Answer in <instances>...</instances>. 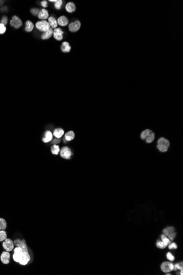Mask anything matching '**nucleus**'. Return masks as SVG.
Returning <instances> with one entry per match:
<instances>
[{"mask_svg": "<svg viewBox=\"0 0 183 275\" xmlns=\"http://www.w3.org/2000/svg\"><path fill=\"white\" fill-rule=\"evenodd\" d=\"M13 259L15 262L21 265H26L31 260L29 250L22 249L20 247H16L13 249Z\"/></svg>", "mask_w": 183, "mask_h": 275, "instance_id": "obj_1", "label": "nucleus"}, {"mask_svg": "<svg viewBox=\"0 0 183 275\" xmlns=\"http://www.w3.org/2000/svg\"><path fill=\"white\" fill-rule=\"evenodd\" d=\"M35 28L39 32H44L48 31L50 28V26L47 20H38L35 24Z\"/></svg>", "mask_w": 183, "mask_h": 275, "instance_id": "obj_2", "label": "nucleus"}, {"mask_svg": "<svg viewBox=\"0 0 183 275\" xmlns=\"http://www.w3.org/2000/svg\"><path fill=\"white\" fill-rule=\"evenodd\" d=\"M11 26L15 29H19L23 26V22L22 19L17 15H14L9 21Z\"/></svg>", "mask_w": 183, "mask_h": 275, "instance_id": "obj_3", "label": "nucleus"}, {"mask_svg": "<svg viewBox=\"0 0 183 275\" xmlns=\"http://www.w3.org/2000/svg\"><path fill=\"white\" fill-rule=\"evenodd\" d=\"M158 149L161 152H167L170 147V141L164 137L160 138L158 141Z\"/></svg>", "mask_w": 183, "mask_h": 275, "instance_id": "obj_4", "label": "nucleus"}, {"mask_svg": "<svg viewBox=\"0 0 183 275\" xmlns=\"http://www.w3.org/2000/svg\"><path fill=\"white\" fill-rule=\"evenodd\" d=\"M163 233L164 235H166L167 237H168L171 241H173L175 237L177 236L176 229L174 227H172V226L166 227L163 230Z\"/></svg>", "mask_w": 183, "mask_h": 275, "instance_id": "obj_5", "label": "nucleus"}, {"mask_svg": "<svg viewBox=\"0 0 183 275\" xmlns=\"http://www.w3.org/2000/svg\"><path fill=\"white\" fill-rule=\"evenodd\" d=\"M64 32L63 30L60 28L57 27V28L53 29V37L57 41H61L63 40Z\"/></svg>", "mask_w": 183, "mask_h": 275, "instance_id": "obj_6", "label": "nucleus"}, {"mask_svg": "<svg viewBox=\"0 0 183 275\" xmlns=\"http://www.w3.org/2000/svg\"><path fill=\"white\" fill-rule=\"evenodd\" d=\"M81 23L80 20H76L71 22L68 25V29L71 32H76L80 29Z\"/></svg>", "mask_w": 183, "mask_h": 275, "instance_id": "obj_7", "label": "nucleus"}, {"mask_svg": "<svg viewBox=\"0 0 183 275\" xmlns=\"http://www.w3.org/2000/svg\"><path fill=\"white\" fill-rule=\"evenodd\" d=\"M2 247L6 251L10 252L14 249V244L13 241L11 239L7 238L2 243Z\"/></svg>", "mask_w": 183, "mask_h": 275, "instance_id": "obj_8", "label": "nucleus"}, {"mask_svg": "<svg viewBox=\"0 0 183 275\" xmlns=\"http://www.w3.org/2000/svg\"><path fill=\"white\" fill-rule=\"evenodd\" d=\"M61 157L65 159H70L72 155V151L68 147H63L60 151Z\"/></svg>", "mask_w": 183, "mask_h": 275, "instance_id": "obj_9", "label": "nucleus"}, {"mask_svg": "<svg viewBox=\"0 0 183 275\" xmlns=\"http://www.w3.org/2000/svg\"><path fill=\"white\" fill-rule=\"evenodd\" d=\"M50 16V12L47 9L41 8L40 10V12L37 17L40 20H47Z\"/></svg>", "mask_w": 183, "mask_h": 275, "instance_id": "obj_10", "label": "nucleus"}, {"mask_svg": "<svg viewBox=\"0 0 183 275\" xmlns=\"http://www.w3.org/2000/svg\"><path fill=\"white\" fill-rule=\"evenodd\" d=\"M161 269L164 273H168L173 270L174 265L170 262H163L161 264Z\"/></svg>", "mask_w": 183, "mask_h": 275, "instance_id": "obj_11", "label": "nucleus"}, {"mask_svg": "<svg viewBox=\"0 0 183 275\" xmlns=\"http://www.w3.org/2000/svg\"><path fill=\"white\" fill-rule=\"evenodd\" d=\"M58 25L60 27H65L69 24V20L65 15H60L57 18Z\"/></svg>", "mask_w": 183, "mask_h": 275, "instance_id": "obj_12", "label": "nucleus"}, {"mask_svg": "<svg viewBox=\"0 0 183 275\" xmlns=\"http://www.w3.org/2000/svg\"><path fill=\"white\" fill-rule=\"evenodd\" d=\"M35 29V23L31 20H26L24 23V31L27 33L33 32Z\"/></svg>", "mask_w": 183, "mask_h": 275, "instance_id": "obj_13", "label": "nucleus"}, {"mask_svg": "<svg viewBox=\"0 0 183 275\" xmlns=\"http://www.w3.org/2000/svg\"><path fill=\"white\" fill-rule=\"evenodd\" d=\"M10 258H11V254L9 252L5 251L2 253L0 256V259L1 262H2L3 264H8L10 262Z\"/></svg>", "mask_w": 183, "mask_h": 275, "instance_id": "obj_14", "label": "nucleus"}, {"mask_svg": "<svg viewBox=\"0 0 183 275\" xmlns=\"http://www.w3.org/2000/svg\"><path fill=\"white\" fill-rule=\"evenodd\" d=\"M53 29L50 28L48 31L41 33L40 35V38L42 40H47L50 39L52 37H53Z\"/></svg>", "mask_w": 183, "mask_h": 275, "instance_id": "obj_15", "label": "nucleus"}, {"mask_svg": "<svg viewBox=\"0 0 183 275\" xmlns=\"http://www.w3.org/2000/svg\"><path fill=\"white\" fill-rule=\"evenodd\" d=\"M65 11L69 13H72L76 11V5L72 2H68L65 6Z\"/></svg>", "mask_w": 183, "mask_h": 275, "instance_id": "obj_16", "label": "nucleus"}, {"mask_svg": "<svg viewBox=\"0 0 183 275\" xmlns=\"http://www.w3.org/2000/svg\"><path fill=\"white\" fill-rule=\"evenodd\" d=\"M47 21L50 26V27L52 29H54L58 27V23H57V19L54 16V15H50L49 18L47 19Z\"/></svg>", "mask_w": 183, "mask_h": 275, "instance_id": "obj_17", "label": "nucleus"}, {"mask_svg": "<svg viewBox=\"0 0 183 275\" xmlns=\"http://www.w3.org/2000/svg\"><path fill=\"white\" fill-rule=\"evenodd\" d=\"M60 50L63 53H69L71 50V47L69 42L68 41H64L60 46Z\"/></svg>", "mask_w": 183, "mask_h": 275, "instance_id": "obj_18", "label": "nucleus"}, {"mask_svg": "<svg viewBox=\"0 0 183 275\" xmlns=\"http://www.w3.org/2000/svg\"><path fill=\"white\" fill-rule=\"evenodd\" d=\"M53 139V134L50 131L47 130L44 132V138L42 139V141L44 143H48L52 141Z\"/></svg>", "mask_w": 183, "mask_h": 275, "instance_id": "obj_19", "label": "nucleus"}, {"mask_svg": "<svg viewBox=\"0 0 183 275\" xmlns=\"http://www.w3.org/2000/svg\"><path fill=\"white\" fill-rule=\"evenodd\" d=\"M64 134V131L63 129L61 128H56L53 132V135L57 139L61 138Z\"/></svg>", "mask_w": 183, "mask_h": 275, "instance_id": "obj_20", "label": "nucleus"}, {"mask_svg": "<svg viewBox=\"0 0 183 275\" xmlns=\"http://www.w3.org/2000/svg\"><path fill=\"white\" fill-rule=\"evenodd\" d=\"M75 134L74 131H70L65 134V139L68 141H70L75 139Z\"/></svg>", "mask_w": 183, "mask_h": 275, "instance_id": "obj_21", "label": "nucleus"}, {"mask_svg": "<svg viewBox=\"0 0 183 275\" xmlns=\"http://www.w3.org/2000/svg\"><path fill=\"white\" fill-rule=\"evenodd\" d=\"M63 5V1L62 0H57L54 3V7L57 10H60Z\"/></svg>", "mask_w": 183, "mask_h": 275, "instance_id": "obj_22", "label": "nucleus"}, {"mask_svg": "<svg viewBox=\"0 0 183 275\" xmlns=\"http://www.w3.org/2000/svg\"><path fill=\"white\" fill-rule=\"evenodd\" d=\"M151 132V130H150V129H146L145 130H144L141 132V135H140V137H141V139L142 140H145L148 137V136L150 134V133Z\"/></svg>", "mask_w": 183, "mask_h": 275, "instance_id": "obj_23", "label": "nucleus"}, {"mask_svg": "<svg viewBox=\"0 0 183 275\" xmlns=\"http://www.w3.org/2000/svg\"><path fill=\"white\" fill-rule=\"evenodd\" d=\"M60 151V148L58 145H54L51 147V152L54 155H58Z\"/></svg>", "mask_w": 183, "mask_h": 275, "instance_id": "obj_24", "label": "nucleus"}, {"mask_svg": "<svg viewBox=\"0 0 183 275\" xmlns=\"http://www.w3.org/2000/svg\"><path fill=\"white\" fill-rule=\"evenodd\" d=\"M40 10L38 7H32L30 9V13L34 17H38Z\"/></svg>", "mask_w": 183, "mask_h": 275, "instance_id": "obj_25", "label": "nucleus"}, {"mask_svg": "<svg viewBox=\"0 0 183 275\" xmlns=\"http://www.w3.org/2000/svg\"><path fill=\"white\" fill-rule=\"evenodd\" d=\"M7 224L6 220L3 218H0V228L1 230H5L6 229Z\"/></svg>", "mask_w": 183, "mask_h": 275, "instance_id": "obj_26", "label": "nucleus"}, {"mask_svg": "<svg viewBox=\"0 0 183 275\" xmlns=\"http://www.w3.org/2000/svg\"><path fill=\"white\" fill-rule=\"evenodd\" d=\"M161 238L162 242L164 243V245H165L166 247L170 243V241L169 239V238L167 237L166 235H164H164H162L161 236Z\"/></svg>", "mask_w": 183, "mask_h": 275, "instance_id": "obj_27", "label": "nucleus"}, {"mask_svg": "<svg viewBox=\"0 0 183 275\" xmlns=\"http://www.w3.org/2000/svg\"><path fill=\"white\" fill-rule=\"evenodd\" d=\"M7 238L6 232L5 230H0V242H3Z\"/></svg>", "mask_w": 183, "mask_h": 275, "instance_id": "obj_28", "label": "nucleus"}, {"mask_svg": "<svg viewBox=\"0 0 183 275\" xmlns=\"http://www.w3.org/2000/svg\"><path fill=\"white\" fill-rule=\"evenodd\" d=\"M154 139H155V134H154V132H151L150 133V134H149L148 136V137L145 139V141H146V142H147L148 143H150L154 140Z\"/></svg>", "mask_w": 183, "mask_h": 275, "instance_id": "obj_29", "label": "nucleus"}, {"mask_svg": "<svg viewBox=\"0 0 183 275\" xmlns=\"http://www.w3.org/2000/svg\"><path fill=\"white\" fill-rule=\"evenodd\" d=\"M8 22H9L8 17L7 15H2V17L1 18L0 23L5 24V26H7V25L8 24Z\"/></svg>", "mask_w": 183, "mask_h": 275, "instance_id": "obj_30", "label": "nucleus"}, {"mask_svg": "<svg viewBox=\"0 0 183 275\" xmlns=\"http://www.w3.org/2000/svg\"><path fill=\"white\" fill-rule=\"evenodd\" d=\"M178 270H183V262L177 263L176 265H174V269H173V270L177 271Z\"/></svg>", "mask_w": 183, "mask_h": 275, "instance_id": "obj_31", "label": "nucleus"}, {"mask_svg": "<svg viewBox=\"0 0 183 275\" xmlns=\"http://www.w3.org/2000/svg\"><path fill=\"white\" fill-rule=\"evenodd\" d=\"M7 31V26L5 24L0 23V35L5 34Z\"/></svg>", "mask_w": 183, "mask_h": 275, "instance_id": "obj_32", "label": "nucleus"}, {"mask_svg": "<svg viewBox=\"0 0 183 275\" xmlns=\"http://www.w3.org/2000/svg\"><path fill=\"white\" fill-rule=\"evenodd\" d=\"M48 1H47V0H43V1H41L40 2V5L42 7V8H44V9H47L48 7V6H49V4H48Z\"/></svg>", "mask_w": 183, "mask_h": 275, "instance_id": "obj_33", "label": "nucleus"}, {"mask_svg": "<svg viewBox=\"0 0 183 275\" xmlns=\"http://www.w3.org/2000/svg\"><path fill=\"white\" fill-rule=\"evenodd\" d=\"M156 246L158 248H160V249H164L166 247V246L164 245V243L162 242V241H160V240H158L157 241Z\"/></svg>", "mask_w": 183, "mask_h": 275, "instance_id": "obj_34", "label": "nucleus"}, {"mask_svg": "<svg viewBox=\"0 0 183 275\" xmlns=\"http://www.w3.org/2000/svg\"><path fill=\"white\" fill-rule=\"evenodd\" d=\"M166 256H167V258L168 260H170V262H173L174 260H175V258L174 256L170 253V252H168L167 255H166Z\"/></svg>", "mask_w": 183, "mask_h": 275, "instance_id": "obj_35", "label": "nucleus"}, {"mask_svg": "<svg viewBox=\"0 0 183 275\" xmlns=\"http://www.w3.org/2000/svg\"><path fill=\"white\" fill-rule=\"evenodd\" d=\"M177 248H178V246L176 243H170L168 244V248L170 249H176Z\"/></svg>", "mask_w": 183, "mask_h": 275, "instance_id": "obj_36", "label": "nucleus"}, {"mask_svg": "<svg viewBox=\"0 0 183 275\" xmlns=\"http://www.w3.org/2000/svg\"><path fill=\"white\" fill-rule=\"evenodd\" d=\"M21 239H15V240L13 242V243H14V245H15L16 247H19V245H20V243H21Z\"/></svg>", "mask_w": 183, "mask_h": 275, "instance_id": "obj_37", "label": "nucleus"}, {"mask_svg": "<svg viewBox=\"0 0 183 275\" xmlns=\"http://www.w3.org/2000/svg\"><path fill=\"white\" fill-rule=\"evenodd\" d=\"M180 275H183V270H180Z\"/></svg>", "mask_w": 183, "mask_h": 275, "instance_id": "obj_38", "label": "nucleus"}]
</instances>
